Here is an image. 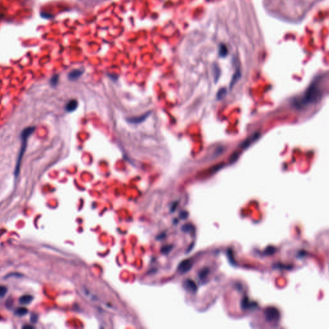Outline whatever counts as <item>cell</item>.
<instances>
[{"label":"cell","mask_w":329,"mask_h":329,"mask_svg":"<svg viewBox=\"0 0 329 329\" xmlns=\"http://www.w3.org/2000/svg\"><path fill=\"white\" fill-rule=\"evenodd\" d=\"M34 129H35L34 127H27V128H26L25 129H24L23 131L22 132V133H21V141L22 142H21V149L20 151V154H19V155H18L17 163H16V170H15L16 176H17V175L19 174V172H20L21 160H22L23 154H24V153H25V151L26 150V145H27L28 137L34 131Z\"/></svg>","instance_id":"6da1fadb"},{"label":"cell","mask_w":329,"mask_h":329,"mask_svg":"<svg viewBox=\"0 0 329 329\" xmlns=\"http://www.w3.org/2000/svg\"><path fill=\"white\" fill-rule=\"evenodd\" d=\"M321 96H322V90L320 87L319 83L313 82L310 86L305 94L303 102L306 104L314 103L319 100Z\"/></svg>","instance_id":"7a4b0ae2"},{"label":"cell","mask_w":329,"mask_h":329,"mask_svg":"<svg viewBox=\"0 0 329 329\" xmlns=\"http://www.w3.org/2000/svg\"><path fill=\"white\" fill-rule=\"evenodd\" d=\"M264 314H265L266 320L268 322H273V321L277 320H278L280 317L278 311L274 307L267 308L264 312Z\"/></svg>","instance_id":"3957f363"},{"label":"cell","mask_w":329,"mask_h":329,"mask_svg":"<svg viewBox=\"0 0 329 329\" xmlns=\"http://www.w3.org/2000/svg\"><path fill=\"white\" fill-rule=\"evenodd\" d=\"M192 266L193 264L190 260H185L179 264L177 271L180 274H185L192 269Z\"/></svg>","instance_id":"277c9868"},{"label":"cell","mask_w":329,"mask_h":329,"mask_svg":"<svg viewBox=\"0 0 329 329\" xmlns=\"http://www.w3.org/2000/svg\"><path fill=\"white\" fill-rule=\"evenodd\" d=\"M183 286L187 291L192 293H196L198 291V286L193 280L187 279L183 283Z\"/></svg>","instance_id":"5b68a950"},{"label":"cell","mask_w":329,"mask_h":329,"mask_svg":"<svg viewBox=\"0 0 329 329\" xmlns=\"http://www.w3.org/2000/svg\"><path fill=\"white\" fill-rule=\"evenodd\" d=\"M78 106V102L76 100H71L66 104V110L68 112H72L77 109Z\"/></svg>","instance_id":"8992f818"},{"label":"cell","mask_w":329,"mask_h":329,"mask_svg":"<svg viewBox=\"0 0 329 329\" xmlns=\"http://www.w3.org/2000/svg\"><path fill=\"white\" fill-rule=\"evenodd\" d=\"M259 137V134L258 133H256L254 135L251 136V137L249 138H247L246 141H244L243 142V144L242 145V148H246L248 146H249V145H251L252 144L253 142L256 141V140H257L258 138Z\"/></svg>","instance_id":"52a82bcc"},{"label":"cell","mask_w":329,"mask_h":329,"mask_svg":"<svg viewBox=\"0 0 329 329\" xmlns=\"http://www.w3.org/2000/svg\"><path fill=\"white\" fill-rule=\"evenodd\" d=\"M33 296L31 295H24L20 298V302L22 305H28L30 303H31L32 300H33Z\"/></svg>","instance_id":"ba28073f"},{"label":"cell","mask_w":329,"mask_h":329,"mask_svg":"<svg viewBox=\"0 0 329 329\" xmlns=\"http://www.w3.org/2000/svg\"><path fill=\"white\" fill-rule=\"evenodd\" d=\"M253 307L252 303L249 302L247 297H244L241 301V308L243 310L248 309Z\"/></svg>","instance_id":"9c48e42d"},{"label":"cell","mask_w":329,"mask_h":329,"mask_svg":"<svg viewBox=\"0 0 329 329\" xmlns=\"http://www.w3.org/2000/svg\"><path fill=\"white\" fill-rule=\"evenodd\" d=\"M82 74V71H80V70L75 69V70H73V71H72L71 72L69 73L68 77H69V79L70 80H75V79H77L78 78H79Z\"/></svg>","instance_id":"30bf717a"},{"label":"cell","mask_w":329,"mask_h":329,"mask_svg":"<svg viewBox=\"0 0 329 329\" xmlns=\"http://www.w3.org/2000/svg\"><path fill=\"white\" fill-rule=\"evenodd\" d=\"M210 273V269L207 268H204L202 269L199 272V278L200 279H204Z\"/></svg>","instance_id":"8fae6325"},{"label":"cell","mask_w":329,"mask_h":329,"mask_svg":"<svg viewBox=\"0 0 329 329\" xmlns=\"http://www.w3.org/2000/svg\"><path fill=\"white\" fill-rule=\"evenodd\" d=\"M28 313V309L25 307H20L15 311V314L19 316H23Z\"/></svg>","instance_id":"7c38bea8"},{"label":"cell","mask_w":329,"mask_h":329,"mask_svg":"<svg viewBox=\"0 0 329 329\" xmlns=\"http://www.w3.org/2000/svg\"><path fill=\"white\" fill-rule=\"evenodd\" d=\"M148 117V114H145V115L142 116L141 117H137V118H131L130 119H128V121L132 123H138L142 122V120H145L146 118Z\"/></svg>","instance_id":"4fadbf2b"},{"label":"cell","mask_w":329,"mask_h":329,"mask_svg":"<svg viewBox=\"0 0 329 329\" xmlns=\"http://www.w3.org/2000/svg\"><path fill=\"white\" fill-rule=\"evenodd\" d=\"M228 54V50L225 45L221 44L219 48V55L220 57H225Z\"/></svg>","instance_id":"5bb4252c"},{"label":"cell","mask_w":329,"mask_h":329,"mask_svg":"<svg viewBox=\"0 0 329 329\" xmlns=\"http://www.w3.org/2000/svg\"><path fill=\"white\" fill-rule=\"evenodd\" d=\"M276 249L275 247H272V246H269V247H267L266 250L264 251V253H265L266 255H271L274 254V253L276 252Z\"/></svg>","instance_id":"9a60e30c"},{"label":"cell","mask_w":329,"mask_h":329,"mask_svg":"<svg viewBox=\"0 0 329 329\" xmlns=\"http://www.w3.org/2000/svg\"><path fill=\"white\" fill-rule=\"evenodd\" d=\"M193 227L192 225H190V224H187V225H185L184 226H183L182 228V230L184 231V232H190V231H192L193 230Z\"/></svg>","instance_id":"2e32d148"},{"label":"cell","mask_w":329,"mask_h":329,"mask_svg":"<svg viewBox=\"0 0 329 329\" xmlns=\"http://www.w3.org/2000/svg\"><path fill=\"white\" fill-rule=\"evenodd\" d=\"M228 253V257L229 260H230V262L234 264L235 263V260H234V258H233V252L232 251H231L230 249H229L227 251Z\"/></svg>","instance_id":"e0dca14e"},{"label":"cell","mask_w":329,"mask_h":329,"mask_svg":"<svg viewBox=\"0 0 329 329\" xmlns=\"http://www.w3.org/2000/svg\"><path fill=\"white\" fill-rule=\"evenodd\" d=\"M171 249H172V246H164L162 248V249H161V253H163V254H167V253H169L171 251Z\"/></svg>","instance_id":"ac0fdd59"},{"label":"cell","mask_w":329,"mask_h":329,"mask_svg":"<svg viewBox=\"0 0 329 329\" xmlns=\"http://www.w3.org/2000/svg\"><path fill=\"white\" fill-rule=\"evenodd\" d=\"M7 292V289L4 286H0V297H3Z\"/></svg>","instance_id":"d6986e66"},{"label":"cell","mask_w":329,"mask_h":329,"mask_svg":"<svg viewBox=\"0 0 329 329\" xmlns=\"http://www.w3.org/2000/svg\"><path fill=\"white\" fill-rule=\"evenodd\" d=\"M226 90L225 89H222V90H220V91H219V93H218V95L217 96L219 98H222V97L226 95Z\"/></svg>","instance_id":"ffe728a7"},{"label":"cell","mask_w":329,"mask_h":329,"mask_svg":"<svg viewBox=\"0 0 329 329\" xmlns=\"http://www.w3.org/2000/svg\"><path fill=\"white\" fill-rule=\"evenodd\" d=\"M239 76H240V73H236V74H235V75H234V76H233V79H232V80H231V86H233L234 84L236 82V81H237V80H238V79H239Z\"/></svg>","instance_id":"44dd1931"},{"label":"cell","mask_w":329,"mask_h":329,"mask_svg":"<svg viewBox=\"0 0 329 329\" xmlns=\"http://www.w3.org/2000/svg\"><path fill=\"white\" fill-rule=\"evenodd\" d=\"M37 320H38V316L37 314H32L30 316V321L32 323L37 322Z\"/></svg>","instance_id":"7402d4cb"},{"label":"cell","mask_w":329,"mask_h":329,"mask_svg":"<svg viewBox=\"0 0 329 329\" xmlns=\"http://www.w3.org/2000/svg\"><path fill=\"white\" fill-rule=\"evenodd\" d=\"M188 213H187V212H183L181 213V214H180V217L181 218V219H186V218H187V217H188Z\"/></svg>","instance_id":"603a6c76"},{"label":"cell","mask_w":329,"mask_h":329,"mask_svg":"<svg viewBox=\"0 0 329 329\" xmlns=\"http://www.w3.org/2000/svg\"><path fill=\"white\" fill-rule=\"evenodd\" d=\"M51 81H52V84H56L57 82V77L55 76V77H53V79H52V80H51Z\"/></svg>","instance_id":"cb8c5ba5"},{"label":"cell","mask_w":329,"mask_h":329,"mask_svg":"<svg viewBox=\"0 0 329 329\" xmlns=\"http://www.w3.org/2000/svg\"><path fill=\"white\" fill-rule=\"evenodd\" d=\"M23 328H33L34 327H32V326H30V325H26V326H24Z\"/></svg>","instance_id":"d4e9b609"}]
</instances>
